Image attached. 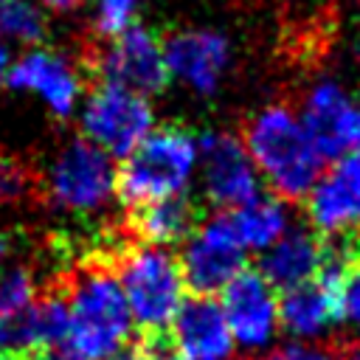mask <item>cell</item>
I'll return each mask as SVG.
<instances>
[{"instance_id":"cell-1","label":"cell","mask_w":360,"mask_h":360,"mask_svg":"<svg viewBox=\"0 0 360 360\" xmlns=\"http://www.w3.org/2000/svg\"><path fill=\"white\" fill-rule=\"evenodd\" d=\"M242 141L270 194L284 202L304 200L326 163L301 115L287 104L262 107L248 121Z\"/></svg>"},{"instance_id":"cell-2","label":"cell","mask_w":360,"mask_h":360,"mask_svg":"<svg viewBox=\"0 0 360 360\" xmlns=\"http://www.w3.org/2000/svg\"><path fill=\"white\" fill-rule=\"evenodd\" d=\"M68 309H70V335L68 343L84 360H107L118 352L132 332V315L121 284L112 273L110 256H93L62 281Z\"/></svg>"},{"instance_id":"cell-3","label":"cell","mask_w":360,"mask_h":360,"mask_svg":"<svg viewBox=\"0 0 360 360\" xmlns=\"http://www.w3.org/2000/svg\"><path fill=\"white\" fill-rule=\"evenodd\" d=\"M110 264L127 298L132 323L141 329L143 340L163 346L169 323L186 298L180 259L169 248L129 242L110 256Z\"/></svg>"},{"instance_id":"cell-4","label":"cell","mask_w":360,"mask_h":360,"mask_svg":"<svg viewBox=\"0 0 360 360\" xmlns=\"http://www.w3.org/2000/svg\"><path fill=\"white\" fill-rule=\"evenodd\" d=\"M197 172V135L180 124L152 129L115 169V197L127 208L183 194Z\"/></svg>"},{"instance_id":"cell-5","label":"cell","mask_w":360,"mask_h":360,"mask_svg":"<svg viewBox=\"0 0 360 360\" xmlns=\"http://www.w3.org/2000/svg\"><path fill=\"white\" fill-rule=\"evenodd\" d=\"M45 194L53 208L68 214L101 211L115 197V166L87 138L68 141L48 166Z\"/></svg>"},{"instance_id":"cell-6","label":"cell","mask_w":360,"mask_h":360,"mask_svg":"<svg viewBox=\"0 0 360 360\" xmlns=\"http://www.w3.org/2000/svg\"><path fill=\"white\" fill-rule=\"evenodd\" d=\"M79 124L82 138L96 143L110 158H124L155 129V110L146 96L98 82L82 104Z\"/></svg>"},{"instance_id":"cell-7","label":"cell","mask_w":360,"mask_h":360,"mask_svg":"<svg viewBox=\"0 0 360 360\" xmlns=\"http://www.w3.org/2000/svg\"><path fill=\"white\" fill-rule=\"evenodd\" d=\"M180 270L186 287L197 295L219 292L239 270L248 267V248L242 245L231 211H214L197 222L183 242Z\"/></svg>"},{"instance_id":"cell-8","label":"cell","mask_w":360,"mask_h":360,"mask_svg":"<svg viewBox=\"0 0 360 360\" xmlns=\"http://www.w3.org/2000/svg\"><path fill=\"white\" fill-rule=\"evenodd\" d=\"M90 65L101 82L135 90L146 98L163 93L172 79L163 56V42L155 37V31L138 22H132L118 37L104 39V45L90 56Z\"/></svg>"},{"instance_id":"cell-9","label":"cell","mask_w":360,"mask_h":360,"mask_svg":"<svg viewBox=\"0 0 360 360\" xmlns=\"http://www.w3.org/2000/svg\"><path fill=\"white\" fill-rule=\"evenodd\" d=\"M197 169L205 200L217 211H233L259 194V172L239 135L211 129L197 135Z\"/></svg>"},{"instance_id":"cell-10","label":"cell","mask_w":360,"mask_h":360,"mask_svg":"<svg viewBox=\"0 0 360 360\" xmlns=\"http://www.w3.org/2000/svg\"><path fill=\"white\" fill-rule=\"evenodd\" d=\"M219 307L236 349L264 352L278 335V290L262 270H239L222 290Z\"/></svg>"},{"instance_id":"cell-11","label":"cell","mask_w":360,"mask_h":360,"mask_svg":"<svg viewBox=\"0 0 360 360\" xmlns=\"http://www.w3.org/2000/svg\"><path fill=\"white\" fill-rule=\"evenodd\" d=\"M304 208L309 228L323 239L360 236V158L332 160L304 197Z\"/></svg>"},{"instance_id":"cell-12","label":"cell","mask_w":360,"mask_h":360,"mask_svg":"<svg viewBox=\"0 0 360 360\" xmlns=\"http://www.w3.org/2000/svg\"><path fill=\"white\" fill-rule=\"evenodd\" d=\"M6 84L11 90L34 93L56 118H68L76 112L84 79L79 68L51 48H28L22 56H17L6 73Z\"/></svg>"},{"instance_id":"cell-13","label":"cell","mask_w":360,"mask_h":360,"mask_svg":"<svg viewBox=\"0 0 360 360\" xmlns=\"http://www.w3.org/2000/svg\"><path fill=\"white\" fill-rule=\"evenodd\" d=\"M163 56L172 79L200 96H211L231 65V42L219 31L188 28L163 42Z\"/></svg>"},{"instance_id":"cell-14","label":"cell","mask_w":360,"mask_h":360,"mask_svg":"<svg viewBox=\"0 0 360 360\" xmlns=\"http://www.w3.org/2000/svg\"><path fill=\"white\" fill-rule=\"evenodd\" d=\"M166 340L183 360H231L236 352L219 301L197 292L183 298L177 315L169 323Z\"/></svg>"},{"instance_id":"cell-15","label":"cell","mask_w":360,"mask_h":360,"mask_svg":"<svg viewBox=\"0 0 360 360\" xmlns=\"http://www.w3.org/2000/svg\"><path fill=\"white\" fill-rule=\"evenodd\" d=\"M326 239L312 228H287L267 250H262V276L276 287L287 290L304 281H312L323 264Z\"/></svg>"},{"instance_id":"cell-16","label":"cell","mask_w":360,"mask_h":360,"mask_svg":"<svg viewBox=\"0 0 360 360\" xmlns=\"http://www.w3.org/2000/svg\"><path fill=\"white\" fill-rule=\"evenodd\" d=\"M200 219V208L186 194H174L166 200L129 208L127 228L132 233V242L169 248L174 242H186Z\"/></svg>"},{"instance_id":"cell-17","label":"cell","mask_w":360,"mask_h":360,"mask_svg":"<svg viewBox=\"0 0 360 360\" xmlns=\"http://www.w3.org/2000/svg\"><path fill=\"white\" fill-rule=\"evenodd\" d=\"M352 96L332 79L315 82L309 87V93L304 96L301 104V121L307 127V132L312 135L318 152L323 155V160H338L343 158V143H340V129H343V118L352 107Z\"/></svg>"},{"instance_id":"cell-18","label":"cell","mask_w":360,"mask_h":360,"mask_svg":"<svg viewBox=\"0 0 360 360\" xmlns=\"http://www.w3.org/2000/svg\"><path fill=\"white\" fill-rule=\"evenodd\" d=\"M236 233L248 250H267L290 228L287 202L276 194H256L231 211Z\"/></svg>"},{"instance_id":"cell-19","label":"cell","mask_w":360,"mask_h":360,"mask_svg":"<svg viewBox=\"0 0 360 360\" xmlns=\"http://www.w3.org/2000/svg\"><path fill=\"white\" fill-rule=\"evenodd\" d=\"M48 22L37 0H0V34L20 45H39Z\"/></svg>"},{"instance_id":"cell-20","label":"cell","mask_w":360,"mask_h":360,"mask_svg":"<svg viewBox=\"0 0 360 360\" xmlns=\"http://www.w3.org/2000/svg\"><path fill=\"white\" fill-rule=\"evenodd\" d=\"M37 298H39V287L31 267L25 264L0 267V318L34 307Z\"/></svg>"},{"instance_id":"cell-21","label":"cell","mask_w":360,"mask_h":360,"mask_svg":"<svg viewBox=\"0 0 360 360\" xmlns=\"http://www.w3.org/2000/svg\"><path fill=\"white\" fill-rule=\"evenodd\" d=\"M37 188L34 172L14 155L0 152V208L25 202Z\"/></svg>"},{"instance_id":"cell-22","label":"cell","mask_w":360,"mask_h":360,"mask_svg":"<svg viewBox=\"0 0 360 360\" xmlns=\"http://www.w3.org/2000/svg\"><path fill=\"white\" fill-rule=\"evenodd\" d=\"M141 0H96L93 31L98 39H112L135 22Z\"/></svg>"},{"instance_id":"cell-23","label":"cell","mask_w":360,"mask_h":360,"mask_svg":"<svg viewBox=\"0 0 360 360\" xmlns=\"http://www.w3.org/2000/svg\"><path fill=\"white\" fill-rule=\"evenodd\" d=\"M338 318L340 323L360 332V250L343 270V278L338 287Z\"/></svg>"},{"instance_id":"cell-24","label":"cell","mask_w":360,"mask_h":360,"mask_svg":"<svg viewBox=\"0 0 360 360\" xmlns=\"http://www.w3.org/2000/svg\"><path fill=\"white\" fill-rule=\"evenodd\" d=\"M259 360H340L335 352L323 349V346H309V343H290L284 349L267 352Z\"/></svg>"},{"instance_id":"cell-25","label":"cell","mask_w":360,"mask_h":360,"mask_svg":"<svg viewBox=\"0 0 360 360\" xmlns=\"http://www.w3.org/2000/svg\"><path fill=\"white\" fill-rule=\"evenodd\" d=\"M340 143H343V155L360 158V101H352V107H349V112L343 118Z\"/></svg>"},{"instance_id":"cell-26","label":"cell","mask_w":360,"mask_h":360,"mask_svg":"<svg viewBox=\"0 0 360 360\" xmlns=\"http://www.w3.org/2000/svg\"><path fill=\"white\" fill-rule=\"evenodd\" d=\"M155 357H158V343H149L141 338V343H124L107 360H155Z\"/></svg>"},{"instance_id":"cell-27","label":"cell","mask_w":360,"mask_h":360,"mask_svg":"<svg viewBox=\"0 0 360 360\" xmlns=\"http://www.w3.org/2000/svg\"><path fill=\"white\" fill-rule=\"evenodd\" d=\"M31 360H84V357L70 343H56V346H45V349L34 352Z\"/></svg>"},{"instance_id":"cell-28","label":"cell","mask_w":360,"mask_h":360,"mask_svg":"<svg viewBox=\"0 0 360 360\" xmlns=\"http://www.w3.org/2000/svg\"><path fill=\"white\" fill-rule=\"evenodd\" d=\"M11 248H14L11 233H8L6 228H0V267H3V264H6V259L11 256Z\"/></svg>"},{"instance_id":"cell-29","label":"cell","mask_w":360,"mask_h":360,"mask_svg":"<svg viewBox=\"0 0 360 360\" xmlns=\"http://www.w3.org/2000/svg\"><path fill=\"white\" fill-rule=\"evenodd\" d=\"M82 0H39V6L45 8H53V11H73Z\"/></svg>"},{"instance_id":"cell-30","label":"cell","mask_w":360,"mask_h":360,"mask_svg":"<svg viewBox=\"0 0 360 360\" xmlns=\"http://www.w3.org/2000/svg\"><path fill=\"white\" fill-rule=\"evenodd\" d=\"M11 68V56L6 51V45H0V84H6V73Z\"/></svg>"},{"instance_id":"cell-31","label":"cell","mask_w":360,"mask_h":360,"mask_svg":"<svg viewBox=\"0 0 360 360\" xmlns=\"http://www.w3.org/2000/svg\"><path fill=\"white\" fill-rule=\"evenodd\" d=\"M352 53H354V59L360 62V31L352 37Z\"/></svg>"},{"instance_id":"cell-32","label":"cell","mask_w":360,"mask_h":360,"mask_svg":"<svg viewBox=\"0 0 360 360\" xmlns=\"http://www.w3.org/2000/svg\"><path fill=\"white\" fill-rule=\"evenodd\" d=\"M0 360H25L22 354H8V352H0Z\"/></svg>"},{"instance_id":"cell-33","label":"cell","mask_w":360,"mask_h":360,"mask_svg":"<svg viewBox=\"0 0 360 360\" xmlns=\"http://www.w3.org/2000/svg\"><path fill=\"white\" fill-rule=\"evenodd\" d=\"M346 360H360V343H357V346H354V349L346 354Z\"/></svg>"},{"instance_id":"cell-34","label":"cell","mask_w":360,"mask_h":360,"mask_svg":"<svg viewBox=\"0 0 360 360\" xmlns=\"http://www.w3.org/2000/svg\"><path fill=\"white\" fill-rule=\"evenodd\" d=\"M155 360H183V357H177V354H172V352H169V354H158Z\"/></svg>"}]
</instances>
